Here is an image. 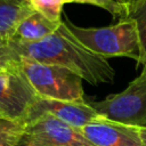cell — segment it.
<instances>
[{
    "mask_svg": "<svg viewBox=\"0 0 146 146\" xmlns=\"http://www.w3.org/2000/svg\"><path fill=\"white\" fill-rule=\"evenodd\" d=\"M66 2H67V3H70V2H71V0H66Z\"/></svg>",
    "mask_w": 146,
    "mask_h": 146,
    "instance_id": "d6986e66",
    "label": "cell"
},
{
    "mask_svg": "<svg viewBox=\"0 0 146 146\" xmlns=\"http://www.w3.org/2000/svg\"><path fill=\"white\" fill-rule=\"evenodd\" d=\"M89 104L107 120L135 127H146V64L141 73L124 90Z\"/></svg>",
    "mask_w": 146,
    "mask_h": 146,
    "instance_id": "277c9868",
    "label": "cell"
},
{
    "mask_svg": "<svg viewBox=\"0 0 146 146\" xmlns=\"http://www.w3.org/2000/svg\"><path fill=\"white\" fill-rule=\"evenodd\" d=\"M71 2L88 3V5L100 7L107 10L112 15L113 18H117L119 21L128 17V9L121 3H119L116 0H71Z\"/></svg>",
    "mask_w": 146,
    "mask_h": 146,
    "instance_id": "5bb4252c",
    "label": "cell"
},
{
    "mask_svg": "<svg viewBox=\"0 0 146 146\" xmlns=\"http://www.w3.org/2000/svg\"><path fill=\"white\" fill-rule=\"evenodd\" d=\"M0 117H5L3 114H2V112H1V110H0Z\"/></svg>",
    "mask_w": 146,
    "mask_h": 146,
    "instance_id": "ac0fdd59",
    "label": "cell"
},
{
    "mask_svg": "<svg viewBox=\"0 0 146 146\" xmlns=\"http://www.w3.org/2000/svg\"><path fill=\"white\" fill-rule=\"evenodd\" d=\"M43 114H50L78 129H81L89 123L106 119L96 112L94 107L86 102L80 103L38 97L27 114L25 123Z\"/></svg>",
    "mask_w": 146,
    "mask_h": 146,
    "instance_id": "52a82bcc",
    "label": "cell"
},
{
    "mask_svg": "<svg viewBox=\"0 0 146 146\" xmlns=\"http://www.w3.org/2000/svg\"><path fill=\"white\" fill-rule=\"evenodd\" d=\"M38 97L18 62L0 70V110L5 117L25 122Z\"/></svg>",
    "mask_w": 146,
    "mask_h": 146,
    "instance_id": "8992f818",
    "label": "cell"
},
{
    "mask_svg": "<svg viewBox=\"0 0 146 146\" xmlns=\"http://www.w3.org/2000/svg\"><path fill=\"white\" fill-rule=\"evenodd\" d=\"M15 55L34 62L68 68L91 83L113 82L115 71L107 58L98 56L84 48L68 31L64 21L50 35L36 42L9 41Z\"/></svg>",
    "mask_w": 146,
    "mask_h": 146,
    "instance_id": "6da1fadb",
    "label": "cell"
},
{
    "mask_svg": "<svg viewBox=\"0 0 146 146\" xmlns=\"http://www.w3.org/2000/svg\"><path fill=\"white\" fill-rule=\"evenodd\" d=\"M18 66L39 97L84 102L82 78L73 71L57 65L41 64L24 57H19Z\"/></svg>",
    "mask_w": 146,
    "mask_h": 146,
    "instance_id": "3957f363",
    "label": "cell"
},
{
    "mask_svg": "<svg viewBox=\"0 0 146 146\" xmlns=\"http://www.w3.org/2000/svg\"><path fill=\"white\" fill-rule=\"evenodd\" d=\"M25 129V122L0 117V146H17Z\"/></svg>",
    "mask_w": 146,
    "mask_h": 146,
    "instance_id": "7c38bea8",
    "label": "cell"
},
{
    "mask_svg": "<svg viewBox=\"0 0 146 146\" xmlns=\"http://www.w3.org/2000/svg\"><path fill=\"white\" fill-rule=\"evenodd\" d=\"M139 135L143 146H146V127H139Z\"/></svg>",
    "mask_w": 146,
    "mask_h": 146,
    "instance_id": "e0dca14e",
    "label": "cell"
},
{
    "mask_svg": "<svg viewBox=\"0 0 146 146\" xmlns=\"http://www.w3.org/2000/svg\"><path fill=\"white\" fill-rule=\"evenodd\" d=\"M0 70H1V68H0Z\"/></svg>",
    "mask_w": 146,
    "mask_h": 146,
    "instance_id": "ffe728a7",
    "label": "cell"
},
{
    "mask_svg": "<svg viewBox=\"0 0 146 146\" xmlns=\"http://www.w3.org/2000/svg\"><path fill=\"white\" fill-rule=\"evenodd\" d=\"M80 130L95 146H143L139 127L104 119Z\"/></svg>",
    "mask_w": 146,
    "mask_h": 146,
    "instance_id": "ba28073f",
    "label": "cell"
},
{
    "mask_svg": "<svg viewBox=\"0 0 146 146\" xmlns=\"http://www.w3.org/2000/svg\"><path fill=\"white\" fill-rule=\"evenodd\" d=\"M127 18H130L135 23L138 32L140 55L137 64L145 65L146 64V0L139 1L137 5L130 8Z\"/></svg>",
    "mask_w": 146,
    "mask_h": 146,
    "instance_id": "8fae6325",
    "label": "cell"
},
{
    "mask_svg": "<svg viewBox=\"0 0 146 146\" xmlns=\"http://www.w3.org/2000/svg\"><path fill=\"white\" fill-rule=\"evenodd\" d=\"M63 21L71 34L91 52L104 58L129 57L138 62L139 38L136 25L130 18L120 19L114 25L104 27L78 26L67 17Z\"/></svg>",
    "mask_w": 146,
    "mask_h": 146,
    "instance_id": "7a4b0ae2",
    "label": "cell"
},
{
    "mask_svg": "<svg viewBox=\"0 0 146 146\" xmlns=\"http://www.w3.org/2000/svg\"><path fill=\"white\" fill-rule=\"evenodd\" d=\"M17 146H95L80 129L50 114H43L25 123Z\"/></svg>",
    "mask_w": 146,
    "mask_h": 146,
    "instance_id": "5b68a950",
    "label": "cell"
},
{
    "mask_svg": "<svg viewBox=\"0 0 146 146\" xmlns=\"http://www.w3.org/2000/svg\"><path fill=\"white\" fill-rule=\"evenodd\" d=\"M33 11L27 0H0V39L13 40L19 23Z\"/></svg>",
    "mask_w": 146,
    "mask_h": 146,
    "instance_id": "9c48e42d",
    "label": "cell"
},
{
    "mask_svg": "<svg viewBox=\"0 0 146 146\" xmlns=\"http://www.w3.org/2000/svg\"><path fill=\"white\" fill-rule=\"evenodd\" d=\"M34 11L40 13L55 23L62 22L63 7L66 0H27Z\"/></svg>",
    "mask_w": 146,
    "mask_h": 146,
    "instance_id": "4fadbf2b",
    "label": "cell"
},
{
    "mask_svg": "<svg viewBox=\"0 0 146 146\" xmlns=\"http://www.w3.org/2000/svg\"><path fill=\"white\" fill-rule=\"evenodd\" d=\"M60 23L62 22H51L40 13L33 11L19 23L13 40L24 43L40 41L46 36L52 34L58 29Z\"/></svg>",
    "mask_w": 146,
    "mask_h": 146,
    "instance_id": "30bf717a",
    "label": "cell"
},
{
    "mask_svg": "<svg viewBox=\"0 0 146 146\" xmlns=\"http://www.w3.org/2000/svg\"><path fill=\"white\" fill-rule=\"evenodd\" d=\"M119 3H121L122 6H124L127 9H128V13H129V9L132 8L135 5H137L139 1L141 0H116Z\"/></svg>",
    "mask_w": 146,
    "mask_h": 146,
    "instance_id": "2e32d148",
    "label": "cell"
},
{
    "mask_svg": "<svg viewBox=\"0 0 146 146\" xmlns=\"http://www.w3.org/2000/svg\"><path fill=\"white\" fill-rule=\"evenodd\" d=\"M18 57L13 51L9 41L0 39V68L8 67L18 62Z\"/></svg>",
    "mask_w": 146,
    "mask_h": 146,
    "instance_id": "9a60e30c",
    "label": "cell"
}]
</instances>
